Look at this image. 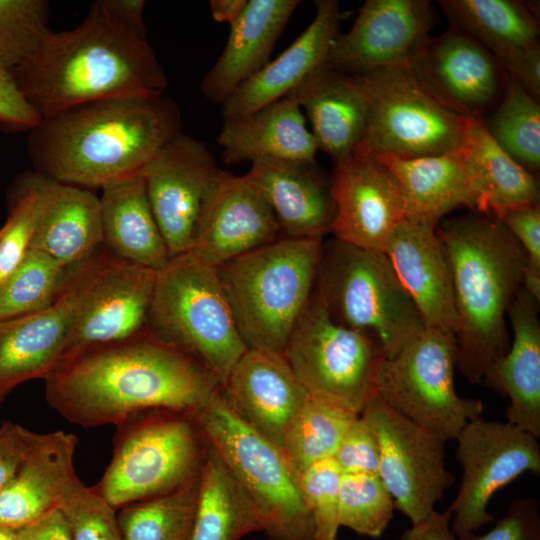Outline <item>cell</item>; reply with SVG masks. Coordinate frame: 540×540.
Segmentation results:
<instances>
[{
  "label": "cell",
  "mask_w": 540,
  "mask_h": 540,
  "mask_svg": "<svg viewBox=\"0 0 540 540\" xmlns=\"http://www.w3.org/2000/svg\"><path fill=\"white\" fill-rule=\"evenodd\" d=\"M44 381L49 405L85 428L116 426L148 410L194 414L222 387L199 361L147 328L62 361Z\"/></svg>",
  "instance_id": "1"
},
{
  "label": "cell",
  "mask_w": 540,
  "mask_h": 540,
  "mask_svg": "<svg viewBox=\"0 0 540 540\" xmlns=\"http://www.w3.org/2000/svg\"><path fill=\"white\" fill-rule=\"evenodd\" d=\"M181 128L180 108L165 95L101 99L42 118L27 155L42 176L102 188L142 174Z\"/></svg>",
  "instance_id": "2"
},
{
  "label": "cell",
  "mask_w": 540,
  "mask_h": 540,
  "mask_svg": "<svg viewBox=\"0 0 540 540\" xmlns=\"http://www.w3.org/2000/svg\"><path fill=\"white\" fill-rule=\"evenodd\" d=\"M40 118L117 97H158L167 87L155 52L94 2L77 27L49 31L36 51L11 70Z\"/></svg>",
  "instance_id": "3"
},
{
  "label": "cell",
  "mask_w": 540,
  "mask_h": 540,
  "mask_svg": "<svg viewBox=\"0 0 540 540\" xmlns=\"http://www.w3.org/2000/svg\"><path fill=\"white\" fill-rule=\"evenodd\" d=\"M452 274L456 368L484 382L509 349L508 308L523 285L527 256L503 223L474 211L437 225Z\"/></svg>",
  "instance_id": "4"
},
{
  "label": "cell",
  "mask_w": 540,
  "mask_h": 540,
  "mask_svg": "<svg viewBox=\"0 0 540 540\" xmlns=\"http://www.w3.org/2000/svg\"><path fill=\"white\" fill-rule=\"evenodd\" d=\"M322 244L284 236L217 268L247 348L284 354L311 299Z\"/></svg>",
  "instance_id": "5"
},
{
  "label": "cell",
  "mask_w": 540,
  "mask_h": 540,
  "mask_svg": "<svg viewBox=\"0 0 540 540\" xmlns=\"http://www.w3.org/2000/svg\"><path fill=\"white\" fill-rule=\"evenodd\" d=\"M146 328L190 355L224 385L248 349L215 267L186 253L156 273Z\"/></svg>",
  "instance_id": "6"
},
{
  "label": "cell",
  "mask_w": 540,
  "mask_h": 540,
  "mask_svg": "<svg viewBox=\"0 0 540 540\" xmlns=\"http://www.w3.org/2000/svg\"><path fill=\"white\" fill-rule=\"evenodd\" d=\"M314 289L331 317L368 336L383 358L395 356L425 328L384 252L335 238L322 244Z\"/></svg>",
  "instance_id": "7"
},
{
  "label": "cell",
  "mask_w": 540,
  "mask_h": 540,
  "mask_svg": "<svg viewBox=\"0 0 540 540\" xmlns=\"http://www.w3.org/2000/svg\"><path fill=\"white\" fill-rule=\"evenodd\" d=\"M200 430L256 509L272 540H315L297 472L284 452L245 425L221 389L196 411Z\"/></svg>",
  "instance_id": "8"
},
{
  "label": "cell",
  "mask_w": 540,
  "mask_h": 540,
  "mask_svg": "<svg viewBox=\"0 0 540 540\" xmlns=\"http://www.w3.org/2000/svg\"><path fill=\"white\" fill-rule=\"evenodd\" d=\"M368 100V118L354 153L417 158L457 149L469 118L435 97L410 63L353 75Z\"/></svg>",
  "instance_id": "9"
},
{
  "label": "cell",
  "mask_w": 540,
  "mask_h": 540,
  "mask_svg": "<svg viewBox=\"0 0 540 540\" xmlns=\"http://www.w3.org/2000/svg\"><path fill=\"white\" fill-rule=\"evenodd\" d=\"M455 368L454 335L425 327L395 356L380 359L375 395L443 441L453 440L483 412L480 399L457 394Z\"/></svg>",
  "instance_id": "10"
},
{
  "label": "cell",
  "mask_w": 540,
  "mask_h": 540,
  "mask_svg": "<svg viewBox=\"0 0 540 540\" xmlns=\"http://www.w3.org/2000/svg\"><path fill=\"white\" fill-rule=\"evenodd\" d=\"M111 461L93 486L114 509L178 488L200 468V448L192 422L180 416L120 422Z\"/></svg>",
  "instance_id": "11"
},
{
  "label": "cell",
  "mask_w": 540,
  "mask_h": 540,
  "mask_svg": "<svg viewBox=\"0 0 540 540\" xmlns=\"http://www.w3.org/2000/svg\"><path fill=\"white\" fill-rule=\"evenodd\" d=\"M284 355L308 392L335 398L359 414L375 395L383 358L379 348L368 336L335 321L315 289Z\"/></svg>",
  "instance_id": "12"
},
{
  "label": "cell",
  "mask_w": 540,
  "mask_h": 540,
  "mask_svg": "<svg viewBox=\"0 0 540 540\" xmlns=\"http://www.w3.org/2000/svg\"><path fill=\"white\" fill-rule=\"evenodd\" d=\"M455 440L462 478L448 511L451 530L460 539L495 521L487 508L500 488L525 472L540 474V446L533 434L481 416L469 421Z\"/></svg>",
  "instance_id": "13"
},
{
  "label": "cell",
  "mask_w": 540,
  "mask_h": 540,
  "mask_svg": "<svg viewBox=\"0 0 540 540\" xmlns=\"http://www.w3.org/2000/svg\"><path fill=\"white\" fill-rule=\"evenodd\" d=\"M361 415L373 428L380 450L378 476L397 510L412 525L424 521L454 483L439 436L383 403L376 395Z\"/></svg>",
  "instance_id": "14"
},
{
  "label": "cell",
  "mask_w": 540,
  "mask_h": 540,
  "mask_svg": "<svg viewBox=\"0 0 540 540\" xmlns=\"http://www.w3.org/2000/svg\"><path fill=\"white\" fill-rule=\"evenodd\" d=\"M223 173L204 143L182 132L144 169L148 200L171 258L192 250Z\"/></svg>",
  "instance_id": "15"
},
{
  "label": "cell",
  "mask_w": 540,
  "mask_h": 540,
  "mask_svg": "<svg viewBox=\"0 0 540 540\" xmlns=\"http://www.w3.org/2000/svg\"><path fill=\"white\" fill-rule=\"evenodd\" d=\"M156 273L99 249L59 364L89 348L118 342L146 329Z\"/></svg>",
  "instance_id": "16"
},
{
  "label": "cell",
  "mask_w": 540,
  "mask_h": 540,
  "mask_svg": "<svg viewBox=\"0 0 540 540\" xmlns=\"http://www.w3.org/2000/svg\"><path fill=\"white\" fill-rule=\"evenodd\" d=\"M329 187L335 205L334 238L385 252L394 230L406 218L400 187L387 166L375 155L353 153L334 161Z\"/></svg>",
  "instance_id": "17"
},
{
  "label": "cell",
  "mask_w": 540,
  "mask_h": 540,
  "mask_svg": "<svg viewBox=\"0 0 540 540\" xmlns=\"http://www.w3.org/2000/svg\"><path fill=\"white\" fill-rule=\"evenodd\" d=\"M410 66L435 97L464 117L482 118L501 98L508 79L491 52L451 27L438 37H426Z\"/></svg>",
  "instance_id": "18"
},
{
  "label": "cell",
  "mask_w": 540,
  "mask_h": 540,
  "mask_svg": "<svg viewBox=\"0 0 540 540\" xmlns=\"http://www.w3.org/2000/svg\"><path fill=\"white\" fill-rule=\"evenodd\" d=\"M434 22L427 0H367L336 38L326 65L348 75L410 63Z\"/></svg>",
  "instance_id": "19"
},
{
  "label": "cell",
  "mask_w": 540,
  "mask_h": 540,
  "mask_svg": "<svg viewBox=\"0 0 540 540\" xmlns=\"http://www.w3.org/2000/svg\"><path fill=\"white\" fill-rule=\"evenodd\" d=\"M92 258L73 268L64 291L50 307L0 320V400L24 381L45 379L59 364Z\"/></svg>",
  "instance_id": "20"
},
{
  "label": "cell",
  "mask_w": 540,
  "mask_h": 540,
  "mask_svg": "<svg viewBox=\"0 0 540 540\" xmlns=\"http://www.w3.org/2000/svg\"><path fill=\"white\" fill-rule=\"evenodd\" d=\"M222 394L245 425L283 451L308 391L284 354L248 348L231 369Z\"/></svg>",
  "instance_id": "21"
},
{
  "label": "cell",
  "mask_w": 540,
  "mask_h": 540,
  "mask_svg": "<svg viewBox=\"0 0 540 540\" xmlns=\"http://www.w3.org/2000/svg\"><path fill=\"white\" fill-rule=\"evenodd\" d=\"M281 234L259 186L246 174L234 176L224 171L189 254L218 268L277 240Z\"/></svg>",
  "instance_id": "22"
},
{
  "label": "cell",
  "mask_w": 540,
  "mask_h": 540,
  "mask_svg": "<svg viewBox=\"0 0 540 540\" xmlns=\"http://www.w3.org/2000/svg\"><path fill=\"white\" fill-rule=\"evenodd\" d=\"M437 225L427 220L404 218L391 235L384 253L425 327L454 335L452 274Z\"/></svg>",
  "instance_id": "23"
},
{
  "label": "cell",
  "mask_w": 540,
  "mask_h": 540,
  "mask_svg": "<svg viewBox=\"0 0 540 540\" xmlns=\"http://www.w3.org/2000/svg\"><path fill=\"white\" fill-rule=\"evenodd\" d=\"M77 442L62 430L30 431L25 457L0 491V526L18 530L59 507L79 480L73 463Z\"/></svg>",
  "instance_id": "24"
},
{
  "label": "cell",
  "mask_w": 540,
  "mask_h": 540,
  "mask_svg": "<svg viewBox=\"0 0 540 540\" xmlns=\"http://www.w3.org/2000/svg\"><path fill=\"white\" fill-rule=\"evenodd\" d=\"M37 193L30 249L74 267L103 245L100 199L90 189L36 172L27 174Z\"/></svg>",
  "instance_id": "25"
},
{
  "label": "cell",
  "mask_w": 540,
  "mask_h": 540,
  "mask_svg": "<svg viewBox=\"0 0 540 540\" xmlns=\"http://www.w3.org/2000/svg\"><path fill=\"white\" fill-rule=\"evenodd\" d=\"M315 7V16L305 31L222 105L223 119L253 112L287 96L309 74L326 64L340 34L342 14L336 0H318Z\"/></svg>",
  "instance_id": "26"
},
{
  "label": "cell",
  "mask_w": 540,
  "mask_h": 540,
  "mask_svg": "<svg viewBox=\"0 0 540 540\" xmlns=\"http://www.w3.org/2000/svg\"><path fill=\"white\" fill-rule=\"evenodd\" d=\"M217 142L227 165L257 160L314 163L318 150L300 106L288 95L253 112L224 118Z\"/></svg>",
  "instance_id": "27"
},
{
  "label": "cell",
  "mask_w": 540,
  "mask_h": 540,
  "mask_svg": "<svg viewBox=\"0 0 540 540\" xmlns=\"http://www.w3.org/2000/svg\"><path fill=\"white\" fill-rule=\"evenodd\" d=\"M539 302L523 286L511 302L507 317L513 342L484 383L508 396L507 422L540 437V319Z\"/></svg>",
  "instance_id": "28"
},
{
  "label": "cell",
  "mask_w": 540,
  "mask_h": 540,
  "mask_svg": "<svg viewBox=\"0 0 540 540\" xmlns=\"http://www.w3.org/2000/svg\"><path fill=\"white\" fill-rule=\"evenodd\" d=\"M288 96L306 111L318 149L333 161L357 150L366 129L368 100L355 76L325 64Z\"/></svg>",
  "instance_id": "29"
},
{
  "label": "cell",
  "mask_w": 540,
  "mask_h": 540,
  "mask_svg": "<svg viewBox=\"0 0 540 540\" xmlns=\"http://www.w3.org/2000/svg\"><path fill=\"white\" fill-rule=\"evenodd\" d=\"M299 3L298 0H248L241 16L230 25L220 57L201 82L208 101L223 105L241 84L267 65L276 41Z\"/></svg>",
  "instance_id": "30"
},
{
  "label": "cell",
  "mask_w": 540,
  "mask_h": 540,
  "mask_svg": "<svg viewBox=\"0 0 540 540\" xmlns=\"http://www.w3.org/2000/svg\"><path fill=\"white\" fill-rule=\"evenodd\" d=\"M246 175L264 193L284 236L323 239L331 232L335 205L314 163L257 160Z\"/></svg>",
  "instance_id": "31"
},
{
  "label": "cell",
  "mask_w": 540,
  "mask_h": 540,
  "mask_svg": "<svg viewBox=\"0 0 540 540\" xmlns=\"http://www.w3.org/2000/svg\"><path fill=\"white\" fill-rule=\"evenodd\" d=\"M101 189L103 245L124 261L155 272L163 269L171 257L152 212L143 175Z\"/></svg>",
  "instance_id": "32"
},
{
  "label": "cell",
  "mask_w": 540,
  "mask_h": 540,
  "mask_svg": "<svg viewBox=\"0 0 540 540\" xmlns=\"http://www.w3.org/2000/svg\"><path fill=\"white\" fill-rule=\"evenodd\" d=\"M376 156V155H375ZM396 179L406 218L439 223L459 208L476 211L460 146L442 154L417 158L378 155Z\"/></svg>",
  "instance_id": "33"
},
{
  "label": "cell",
  "mask_w": 540,
  "mask_h": 540,
  "mask_svg": "<svg viewBox=\"0 0 540 540\" xmlns=\"http://www.w3.org/2000/svg\"><path fill=\"white\" fill-rule=\"evenodd\" d=\"M460 150L476 211L498 218L511 208L539 203L535 174L499 147L482 118H469Z\"/></svg>",
  "instance_id": "34"
},
{
  "label": "cell",
  "mask_w": 540,
  "mask_h": 540,
  "mask_svg": "<svg viewBox=\"0 0 540 540\" xmlns=\"http://www.w3.org/2000/svg\"><path fill=\"white\" fill-rule=\"evenodd\" d=\"M199 468L198 495L188 540H240L262 530L259 515L216 451Z\"/></svg>",
  "instance_id": "35"
},
{
  "label": "cell",
  "mask_w": 540,
  "mask_h": 540,
  "mask_svg": "<svg viewBox=\"0 0 540 540\" xmlns=\"http://www.w3.org/2000/svg\"><path fill=\"white\" fill-rule=\"evenodd\" d=\"M451 28L472 37L498 61L538 42L539 21L530 2L515 0H442Z\"/></svg>",
  "instance_id": "36"
},
{
  "label": "cell",
  "mask_w": 540,
  "mask_h": 540,
  "mask_svg": "<svg viewBox=\"0 0 540 540\" xmlns=\"http://www.w3.org/2000/svg\"><path fill=\"white\" fill-rule=\"evenodd\" d=\"M359 415L335 398L308 392L283 447L293 468L301 472L318 461L333 458L344 433Z\"/></svg>",
  "instance_id": "37"
},
{
  "label": "cell",
  "mask_w": 540,
  "mask_h": 540,
  "mask_svg": "<svg viewBox=\"0 0 540 540\" xmlns=\"http://www.w3.org/2000/svg\"><path fill=\"white\" fill-rule=\"evenodd\" d=\"M198 474L173 491L121 508L117 519L123 540H188Z\"/></svg>",
  "instance_id": "38"
},
{
  "label": "cell",
  "mask_w": 540,
  "mask_h": 540,
  "mask_svg": "<svg viewBox=\"0 0 540 540\" xmlns=\"http://www.w3.org/2000/svg\"><path fill=\"white\" fill-rule=\"evenodd\" d=\"M74 267H65L46 253L29 249L0 284V320L50 307L64 291Z\"/></svg>",
  "instance_id": "39"
},
{
  "label": "cell",
  "mask_w": 540,
  "mask_h": 540,
  "mask_svg": "<svg viewBox=\"0 0 540 540\" xmlns=\"http://www.w3.org/2000/svg\"><path fill=\"white\" fill-rule=\"evenodd\" d=\"M486 129L499 147L535 174L540 167V106L508 75L500 102Z\"/></svg>",
  "instance_id": "40"
},
{
  "label": "cell",
  "mask_w": 540,
  "mask_h": 540,
  "mask_svg": "<svg viewBox=\"0 0 540 540\" xmlns=\"http://www.w3.org/2000/svg\"><path fill=\"white\" fill-rule=\"evenodd\" d=\"M395 502L378 475L342 474L339 525L379 538L394 516Z\"/></svg>",
  "instance_id": "41"
},
{
  "label": "cell",
  "mask_w": 540,
  "mask_h": 540,
  "mask_svg": "<svg viewBox=\"0 0 540 540\" xmlns=\"http://www.w3.org/2000/svg\"><path fill=\"white\" fill-rule=\"evenodd\" d=\"M49 2L0 0V68L13 70L36 51L48 27Z\"/></svg>",
  "instance_id": "42"
},
{
  "label": "cell",
  "mask_w": 540,
  "mask_h": 540,
  "mask_svg": "<svg viewBox=\"0 0 540 540\" xmlns=\"http://www.w3.org/2000/svg\"><path fill=\"white\" fill-rule=\"evenodd\" d=\"M341 476L333 458L299 472L300 490L313 520L315 540H337Z\"/></svg>",
  "instance_id": "43"
},
{
  "label": "cell",
  "mask_w": 540,
  "mask_h": 540,
  "mask_svg": "<svg viewBox=\"0 0 540 540\" xmlns=\"http://www.w3.org/2000/svg\"><path fill=\"white\" fill-rule=\"evenodd\" d=\"M58 509L72 540H123L117 510L80 479L63 497Z\"/></svg>",
  "instance_id": "44"
},
{
  "label": "cell",
  "mask_w": 540,
  "mask_h": 540,
  "mask_svg": "<svg viewBox=\"0 0 540 540\" xmlns=\"http://www.w3.org/2000/svg\"><path fill=\"white\" fill-rule=\"evenodd\" d=\"M36 205V190L25 174L18 182L7 220L0 229V284L30 249Z\"/></svg>",
  "instance_id": "45"
},
{
  "label": "cell",
  "mask_w": 540,
  "mask_h": 540,
  "mask_svg": "<svg viewBox=\"0 0 540 540\" xmlns=\"http://www.w3.org/2000/svg\"><path fill=\"white\" fill-rule=\"evenodd\" d=\"M333 459L342 474L378 475V440L373 428L361 414L344 433Z\"/></svg>",
  "instance_id": "46"
},
{
  "label": "cell",
  "mask_w": 540,
  "mask_h": 540,
  "mask_svg": "<svg viewBox=\"0 0 540 540\" xmlns=\"http://www.w3.org/2000/svg\"><path fill=\"white\" fill-rule=\"evenodd\" d=\"M499 219L519 242L527 256L523 286L530 292L540 290V205L511 208Z\"/></svg>",
  "instance_id": "47"
},
{
  "label": "cell",
  "mask_w": 540,
  "mask_h": 540,
  "mask_svg": "<svg viewBox=\"0 0 540 540\" xmlns=\"http://www.w3.org/2000/svg\"><path fill=\"white\" fill-rule=\"evenodd\" d=\"M457 540H540V509L532 498L514 499L506 516L484 535L468 534Z\"/></svg>",
  "instance_id": "48"
},
{
  "label": "cell",
  "mask_w": 540,
  "mask_h": 540,
  "mask_svg": "<svg viewBox=\"0 0 540 540\" xmlns=\"http://www.w3.org/2000/svg\"><path fill=\"white\" fill-rule=\"evenodd\" d=\"M41 120L20 91L11 71L0 68V127L30 131Z\"/></svg>",
  "instance_id": "49"
},
{
  "label": "cell",
  "mask_w": 540,
  "mask_h": 540,
  "mask_svg": "<svg viewBox=\"0 0 540 540\" xmlns=\"http://www.w3.org/2000/svg\"><path fill=\"white\" fill-rule=\"evenodd\" d=\"M507 74L528 94L540 99L539 43L518 49L499 61Z\"/></svg>",
  "instance_id": "50"
},
{
  "label": "cell",
  "mask_w": 540,
  "mask_h": 540,
  "mask_svg": "<svg viewBox=\"0 0 540 540\" xmlns=\"http://www.w3.org/2000/svg\"><path fill=\"white\" fill-rule=\"evenodd\" d=\"M30 430L5 422L0 426V491L7 485L23 461Z\"/></svg>",
  "instance_id": "51"
},
{
  "label": "cell",
  "mask_w": 540,
  "mask_h": 540,
  "mask_svg": "<svg viewBox=\"0 0 540 540\" xmlns=\"http://www.w3.org/2000/svg\"><path fill=\"white\" fill-rule=\"evenodd\" d=\"M17 532L19 540H72L66 520L58 508Z\"/></svg>",
  "instance_id": "52"
},
{
  "label": "cell",
  "mask_w": 540,
  "mask_h": 540,
  "mask_svg": "<svg viewBox=\"0 0 540 540\" xmlns=\"http://www.w3.org/2000/svg\"><path fill=\"white\" fill-rule=\"evenodd\" d=\"M451 513L434 510L424 521L405 530L400 540H457L451 530Z\"/></svg>",
  "instance_id": "53"
},
{
  "label": "cell",
  "mask_w": 540,
  "mask_h": 540,
  "mask_svg": "<svg viewBox=\"0 0 540 540\" xmlns=\"http://www.w3.org/2000/svg\"><path fill=\"white\" fill-rule=\"evenodd\" d=\"M105 9L126 29L146 39L143 11L144 0H100Z\"/></svg>",
  "instance_id": "54"
},
{
  "label": "cell",
  "mask_w": 540,
  "mask_h": 540,
  "mask_svg": "<svg viewBox=\"0 0 540 540\" xmlns=\"http://www.w3.org/2000/svg\"><path fill=\"white\" fill-rule=\"evenodd\" d=\"M248 0H211V14L215 21L232 25L243 13Z\"/></svg>",
  "instance_id": "55"
},
{
  "label": "cell",
  "mask_w": 540,
  "mask_h": 540,
  "mask_svg": "<svg viewBox=\"0 0 540 540\" xmlns=\"http://www.w3.org/2000/svg\"><path fill=\"white\" fill-rule=\"evenodd\" d=\"M0 540H19L17 530L0 526Z\"/></svg>",
  "instance_id": "56"
}]
</instances>
